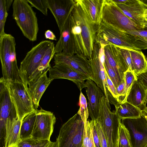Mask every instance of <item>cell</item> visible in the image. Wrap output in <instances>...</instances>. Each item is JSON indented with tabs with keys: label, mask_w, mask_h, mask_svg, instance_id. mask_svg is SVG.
<instances>
[{
	"label": "cell",
	"mask_w": 147,
	"mask_h": 147,
	"mask_svg": "<svg viewBox=\"0 0 147 147\" xmlns=\"http://www.w3.org/2000/svg\"><path fill=\"white\" fill-rule=\"evenodd\" d=\"M95 42L105 45L112 44L129 49L141 50L134 45L125 32L102 22L97 31Z\"/></svg>",
	"instance_id": "cell-11"
},
{
	"label": "cell",
	"mask_w": 147,
	"mask_h": 147,
	"mask_svg": "<svg viewBox=\"0 0 147 147\" xmlns=\"http://www.w3.org/2000/svg\"><path fill=\"white\" fill-rule=\"evenodd\" d=\"M36 109L26 116L23 119L20 129V141L31 138L36 117Z\"/></svg>",
	"instance_id": "cell-28"
},
{
	"label": "cell",
	"mask_w": 147,
	"mask_h": 147,
	"mask_svg": "<svg viewBox=\"0 0 147 147\" xmlns=\"http://www.w3.org/2000/svg\"><path fill=\"white\" fill-rule=\"evenodd\" d=\"M125 82L124 79V80L121 82L119 86L116 88L118 94V96L116 99L117 101L123 95L125 90Z\"/></svg>",
	"instance_id": "cell-43"
},
{
	"label": "cell",
	"mask_w": 147,
	"mask_h": 147,
	"mask_svg": "<svg viewBox=\"0 0 147 147\" xmlns=\"http://www.w3.org/2000/svg\"><path fill=\"white\" fill-rule=\"evenodd\" d=\"M14 37L5 33L0 36V59L2 78L8 82L22 81L16 59Z\"/></svg>",
	"instance_id": "cell-2"
},
{
	"label": "cell",
	"mask_w": 147,
	"mask_h": 147,
	"mask_svg": "<svg viewBox=\"0 0 147 147\" xmlns=\"http://www.w3.org/2000/svg\"><path fill=\"white\" fill-rule=\"evenodd\" d=\"M32 7H34L40 11L44 15L48 14V6L47 0H27Z\"/></svg>",
	"instance_id": "cell-36"
},
{
	"label": "cell",
	"mask_w": 147,
	"mask_h": 147,
	"mask_svg": "<svg viewBox=\"0 0 147 147\" xmlns=\"http://www.w3.org/2000/svg\"><path fill=\"white\" fill-rule=\"evenodd\" d=\"M91 22L98 30L102 22L104 0H81Z\"/></svg>",
	"instance_id": "cell-22"
},
{
	"label": "cell",
	"mask_w": 147,
	"mask_h": 147,
	"mask_svg": "<svg viewBox=\"0 0 147 147\" xmlns=\"http://www.w3.org/2000/svg\"><path fill=\"white\" fill-rule=\"evenodd\" d=\"M12 8L13 18L23 35L30 41H36L39 29L37 18L27 0H14Z\"/></svg>",
	"instance_id": "cell-3"
},
{
	"label": "cell",
	"mask_w": 147,
	"mask_h": 147,
	"mask_svg": "<svg viewBox=\"0 0 147 147\" xmlns=\"http://www.w3.org/2000/svg\"><path fill=\"white\" fill-rule=\"evenodd\" d=\"M48 9L53 16L60 32L76 3V0H47Z\"/></svg>",
	"instance_id": "cell-17"
},
{
	"label": "cell",
	"mask_w": 147,
	"mask_h": 147,
	"mask_svg": "<svg viewBox=\"0 0 147 147\" xmlns=\"http://www.w3.org/2000/svg\"><path fill=\"white\" fill-rule=\"evenodd\" d=\"M118 47L128 67V70L132 72V60L129 49L122 47Z\"/></svg>",
	"instance_id": "cell-37"
},
{
	"label": "cell",
	"mask_w": 147,
	"mask_h": 147,
	"mask_svg": "<svg viewBox=\"0 0 147 147\" xmlns=\"http://www.w3.org/2000/svg\"><path fill=\"white\" fill-rule=\"evenodd\" d=\"M115 3L125 15L142 30L145 28V12L147 5L141 0H124L122 3Z\"/></svg>",
	"instance_id": "cell-15"
},
{
	"label": "cell",
	"mask_w": 147,
	"mask_h": 147,
	"mask_svg": "<svg viewBox=\"0 0 147 147\" xmlns=\"http://www.w3.org/2000/svg\"><path fill=\"white\" fill-rule=\"evenodd\" d=\"M76 1V4L70 15L74 53L90 60L98 29L90 19L81 0Z\"/></svg>",
	"instance_id": "cell-1"
},
{
	"label": "cell",
	"mask_w": 147,
	"mask_h": 147,
	"mask_svg": "<svg viewBox=\"0 0 147 147\" xmlns=\"http://www.w3.org/2000/svg\"><path fill=\"white\" fill-rule=\"evenodd\" d=\"M146 110H147V107H146Z\"/></svg>",
	"instance_id": "cell-53"
},
{
	"label": "cell",
	"mask_w": 147,
	"mask_h": 147,
	"mask_svg": "<svg viewBox=\"0 0 147 147\" xmlns=\"http://www.w3.org/2000/svg\"><path fill=\"white\" fill-rule=\"evenodd\" d=\"M47 147H57V142L56 140L55 142H50Z\"/></svg>",
	"instance_id": "cell-45"
},
{
	"label": "cell",
	"mask_w": 147,
	"mask_h": 147,
	"mask_svg": "<svg viewBox=\"0 0 147 147\" xmlns=\"http://www.w3.org/2000/svg\"><path fill=\"white\" fill-rule=\"evenodd\" d=\"M115 112L121 120L127 119H135L140 117L142 111L139 108L126 101L115 105Z\"/></svg>",
	"instance_id": "cell-25"
},
{
	"label": "cell",
	"mask_w": 147,
	"mask_h": 147,
	"mask_svg": "<svg viewBox=\"0 0 147 147\" xmlns=\"http://www.w3.org/2000/svg\"><path fill=\"white\" fill-rule=\"evenodd\" d=\"M46 72L37 80L28 84V89L36 109L38 107L40 100L47 88L53 80L47 76Z\"/></svg>",
	"instance_id": "cell-21"
},
{
	"label": "cell",
	"mask_w": 147,
	"mask_h": 147,
	"mask_svg": "<svg viewBox=\"0 0 147 147\" xmlns=\"http://www.w3.org/2000/svg\"><path fill=\"white\" fill-rule=\"evenodd\" d=\"M132 62V71L137 77L147 70V60L141 51L129 49Z\"/></svg>",
	"instance_id": "cell-27"
},
{
	"label": "cell",
	"mask_w": 147,
	"mask_h": 147,
	"mask_svg": "<svg viewBox=\"0 0 147 147\" xmlns=\"http://www.w3.org/2000/svg\"><path fill=\"white\" fill-rule=\"evenodd\" d=\"M142 113L147 121V111L146 108L144 110L142 111Z\"/></svg>",
	"instance_id": "cell-46"
},
{
	"label": "cell",
	"mask_w": 147,
	"mask_h": 147,
	"mask_svg": "<svg viewBox=\"0 0 147 147\" xmlns=\"http://www.w3.org/2000/svg\"><path fill=\"white\" fill-rule=\"evenodd\" d=\"M104 67L109 77L117 88L123 81L105 59Z\"/></svg>",
	"instance_id": "cell-35"
},
{
	"label": "cell",
	"mask_w": 147,
	"mask_h": 147,
	"mask_svg": "<svg viewBox=\"0 0 147 147\" xmlns=\"http://www.w3.org/2000/svg\"><path fill=\"white\" fill-rule=\"evenodd\" d=\"M10 95L18 118L22 121L28 115L35 111L28 86L22 81L8 82Z\"/></svg>",
	"instance_id": "cell-8"
},
{
	"label": "cell",
	"mask_w": 147,
	"mask_h": 147,
	"mask_svg": "<svg viewBox=\"0 0 147 147\" xmlns=\"http://www.w3.org/2000/svg\"><path fill=\"white\" fill-rule=\"evenodd\" d=\"M22 122L18 117L14 120L7 121L5 147H17L20 142V131Z\"/></svg>",
	"instance_id": "cell-23"
},
{
	"label": "cell",
	"mask_w": 147,
	"mask_h": 147,
	"mask_svg": "<svg viewBox=\"0 0 147 147\" xmlns=\"http://www.w3.org/2000/svg\"><path fill=\"white\" fill-rule=\"evenodd\" d=\"M84 123L76 113L61 127L56 139L57 147H83Z\"/></svg>",
	"instance_id": "cell-5"
},
{
	"label": "cell",
	"mask_w": 147,
	"mask_h": 147,
	"mask_svg": "<svg viewBox=\"0 0 147 147\" xmlns=\"http://www.w3.org/2000/svg\"><path fill=\"white\" fill-rule=\"evenodd\" d=\"M55 47L54 44L47 51L39 66L30 77L28 83L35 82L44 73L49 71L51 67L50 62L55 54Z\"/></svg>",
	"instance_id": "cell-26"
},
{
	"label": "cell",
	"mask_w": 147,
	"mask_h": 147,
	"mask_svg": "<svg viewBox=\"0 0 147 147\" xmlns=\"http://www.w3.org/2000/svg\"><path fill=\"white\" fill-rule=\"evenodd\" d=\"M54 57L55 64L66 65L93 80L92 69L89 61L87 59L78 55H71L62 52L55 54Z\"/></svg>",
	"instance_id": "cell-14"
},
{
	"label": "cell",
	"mask_w": 147,
	"mask_h": 147,
	"mask_svg": "<svg viewBox=\"0 0 147 147\" xmlns=\"http://www.w3.org/2000/svg\"><path fill=\"white\" fill-rule=\"evenodd\" d=\"M145 16L146 17H147V9H146L145 12Z\"/></svg>",
	"instance_id": "cell-51"
},
{
	"label": "cell",
	"mask_w": 147,
	"mask_h": 147,
	"mask_svg": "<svg viewBox=\"0 0 147 147\" xmlns=\"http://www.w3.org/2000/svg\"><path fill=\"white\" fill-rule=\"evenodd\" d=\"M60 34L59 38L55 47V54L62 52L71 55H74L71 31L70 16Z\"/></svg>",
	"instance_id": "cell-20"
},
{
	"label": "cell",
	"mask_w": 147,
	"mask_h": 147,
	"mask_svg": "<svg viewBox=\"0 0 147 147\" xmlns=\"http://www.w3.org/2000/svg\"><path fill=\"white\" fill-rule=\"evenodd\" d=\"M102 22L125 33L142 30L125 15L112 0H104Z\"/></svg>",
	"instance_id": "cell-6"
},
{
	"label": "cell",
	"mask_w": 147,
	"mask_h": 147,
	"mask_svg": "<svg viewBox=\"0 0 147 147\" xmlns=\"http://www.w3.org/2000/svg\"><path fill=\"white\" fill-rule=\"evenodd\" d=\"M6 0H0V36L5 33L4 28L8 15Z\"/></svg>",
	"instance_id": "cell-33"
},
{
	"label": "cell",
	"mask_w": 147,
	"mask_h": 147,
	"mask_svg": "<svg viewBox=\"0 0 147 147\" xmlns=\"http://www.w3.org/2000/svg\"><path fill=\"white\" fill-rule=\"evenodd\" d=\"M108 107L105 96L101 99L97 119L106 139L108 147H117L119 129L121 119Z\"/></svg>",
	"instance_id": "cell-4"
},
{
	"label": "cell",
	"mask_w": 147,
	"mask_h": 147,
	"mask_svg": "<svg viewBox=\"0 0 147 147\" xmlns=\"http://www.w3.org/2000/svg\"><path fill=\"white\" fill-rule=\"evenodd\" d=\"M129 131L132 147H144L147 144V121L142 115L138 118L121 122Z\"/></svg>",
	"instance_id": "cell-13"
},
{
	"label": "cell",
	"mask_w": 147,
	"mask_h": 147,
	"mask_svg": "<svg viewBox=\"0 0 147 147\" xmlns=\"http://www.w3.org/2000/svg\"><path fill=\"white\" fill-rule=\"evenodd\" d=\"M146 18V22H145L144 29H147V18Z\"/></svg>",
	"instance_id": "cell-47"
},
{
	"label": "cell",
	"mask_w": 147,
	"mask_h": 147,
	"mask_svg": "<svg viewBox=\"0 0 147 147\" xmlns=\"http://www.w3.org/2000/svg\"><path fill=\"white\" fill-rule=\"evenodd\" d=\"M94 121L101 147H108L106 139L100 124L97 120H94Z\"/></svg>",
	"instance_id": "cell-38"
},
{
	"label": "cell",
	"mask_w": 147,
	"mask_h": 147,
	"mask_svg": "<svg viewBox=\"0 0 147 147\" xmlns=\"http://www.w3.org/2000/svg\"><path fill=\"white\" fill-rule=\"evenodd\" d=\"M119 142L122 147H132L129 131L121 122L119 129Z\"/></svg>",
	"instance_id": "cell-31"
},
{
	"label": "cell",
	"mask_w": 147,
	"mask_h": 147,
	"mask_svg": "<svg viewBox=\"0 0 147 147\" xmlns=\"http://www.w3.org/2000/svg\"><path fill=\"white\" fill-rule=\"evenodd\" d=\"M54 44L50 40L42 41L27 53L19 69L20 77L26 86H28L30 77L39 66L47 51Z\"/></svg>",
	"instance_id": "cell-7"
},
{
	"label": "cell",
	"mask_w": 147,
	"mask_h": 147,
	"mask_svg": "<svg viewBox=\"0 0 147 147\" xmlns=\"http://www.w3.org/2000/svg\"><path fill=\"white\" fill-rule=\"evenodd\" d=\"M138 80L147 89V70L137 77Z\"/></svg>",
	"instance_id": "cell-41"
},
{
	"label": "cell",
	"mask_w": 147,
	"mask_h": 147,
	"mask_svg": "<svg viewBox=\"0 0 147 147\" xmlns=\"http://www.w3.org/2000/svg\"><path fill=\"white\" fill-rule=\"evenodd\" d=\"M146 90L139 81H136L131 88L126 101L142 111L144 110L147 107L145 101Z\"/></svg>",
	"instance_id": "cell-24"
},
{
	"label": "cell",
	"mask_w": 147,
	"mask_h": 147,
	"mask_svg": "<svg viewBox=\"0 0 147 147\" xmlns=\"http://www.w3.org/2000/svg\"><path fill=\"white\" fill-rule=\"evenodd\" d=\"M105 59L122 80L128 67L118 47L112 44L105 46L104 48Z\"/></svg>",
	"instance_id": "cell-18"
},
{
	"label": "cell",
	"mask_w": 147,
	"mask_h": 147,
	"mask_svg": "<svg viewBox=\"0 0 147 147\" xmlns=\"http://www.w3.org/2000/svg\"><path fill=\"white\" fill-rule=\"evenodd\" d=\"M83 147H96L90 126V120L83 121Z\"/></svg>",
	"instance_id": "cell-30"
},
{
	"label": "cell",
	"mask_w": 147,
	"mask_h": 147,
	"mask_svg": "<svg viewBox=\"0 0 147 147\" xmlns=\"http://www.w3.org/2000/svg\"><path fill=\"white\" fill-rule=\"evenodd\" d=\"M146 18H147V17H146Z\"/></svg>",
	"instance_id": "cell-54"
},
{
	"label": "cell",
	"mask_w": 147,
	"mask_h": 147,
	"mask_svg": "<svg viewBox=\"0 0 147 147\" xmlns=\"http://www.w3.org/2000/svg\"><path fill=\"white\" fill-rule=\"evenodd\" d=\"M45 36L46 38L52 40H57L56 36L51 30H48L45 32Z\"/></svg>",
	"instance_id": "cell-44"
},
{
	"label": "cell",
	"mask_w": 147,
	"mask_h": 147,
	"mask_svg": "<svg viewBox=\"0 0 147 147\" xmlns=\"http://www.w3.org/2000/svg\"><path fill=\"white\" fill-rule=\"evenodd\" d=\"M56 118L52 112L42 109H36L35 121L31 138L50 141Z\"/></svg>",
	"instance_id": "cell-12"
},
{
	"label": "cell",
	"mask_w": 147,
	"mask_h": 147,
	"mask_svg": "<svg viewBox=\"0 0 147 147\" xmlns=\"http://www.w3.org/2000/svg\"><path fill=\"white\" fill-rule=\"evenodd\" d=\"M125 90L122 96L117 100L118 102L121 103L126 101L127 96L134 82L138 80L137 77L132 72L127 70L124 74Z\"/></svg>",
	"instance_id": "cell-29"
},
{
	"label": "cell",
	"mask_w": 147,
	"mask_h": 147,
	"mask_svg": "<svg viewBox=\"0 0 147 147\" xmlns=\"http://www.w3.org/2000/svg\"><path fill=\"white\" fill-rule=\"evenodd\" d=\"M90 122L93 139L95 146L96 147H101L94 120H91L90 121Z\"/></svg>",
	"instance_id": "cell-40"
},
{
	"label": "cell",
	"mask_w": 147,
	"mask_h": 147,
	"mask_svg": "<svg viewBox=\"0 0 147 147\" xmlns=\"http://www.w3.org/2000/svg\"><path fill=\"white\" fill-rule=\"evenodd\" d=\"M79 103L80 107L77 113L83 121L88 120L89 115L87 100L81 91L80 95Z\"/></svg>",
	"instance_id": "cell-34"
},
{
	"label": "cell",
	"mask_w": 147,
	"mask_h": 147,
	"mask_svg": "<svg viewBox=\"0 0 147 147\" xmlns=\"http://www.w3.org/2000/svg\"><path fill=\"white\" fill-rule=\"evenodd\" d=\"M105 73L107 84V88L113 97L116 100L118 96L116 88L109 77L105 70Z\"/></svg>",
	"instance_id": "cell-39"
},
{
	"label": "cell",
	"mask_w": 147,
	"mask_h": 147,
	"mask_svg": "<svg viewBox=\"0 0 147 147\" xmlns=\"http://www.w3.org/2000/svg\"><path fill=\"white\" fill-rule=\"evenodd\" d=\"M144 147H147V144Z\"/></svg>",
	"instance_id": "cell-52"
},
{
	"label": "cell",
	"mask_w": 147,
	"mask_h": 147,
	"mask_svg": "<svg viewBox=\"0 0 147 147\" xmlns=\"http://www.w3.org/2000/svg\"><path fill=\"white\" fill-rule=\"evenodd\" d=\"M142 1L147 5V0H141Z\"/></svg>",
	"instance_id": "cell-48"
},
{
	"label": "cell",
	"mask_w": 147,
	"mask_h": 147,
	"mask_svg": "<svg viewBox=\"0 0 147 147\" xmlns=\"http://www.w3.org/2000/svg\"><path fill=\"white\" fill-rule=\"evenodd\" d=\"M106 45L95 42L94 44L92 58L89 60L94 76L93 81L103 92L109 108L111 109L109 97L112 94L107 88L105 69L104 47Z\"/></svg>",
	"instance_id": "cell-10"
},
{
	"label": "cell",
	"mask_w": 147,
	"mask_h": 147,
	"mask_svg": "<svg viewBox=\"0 0 147 147\" xmlns=\"http://www.w3.org/2000/svg\"><path fill=\"white\" fill-rule=\"evenodd\" d=\"M117 147H122L121 146V145H120V143H119V141H118V146H117Z\"/></svg>",
	"instance_id": "cell-50"
},
{
	"label": "cell",
	"mask_w": 147,
	"mask_h": 147,
	"mask_svg": "<svg viewBox=\"0 0 147 147\" xmlns=\"http://www.w3.org/2000/svg\"><path fill=\"white\" fill-rule=\"evenodd\" d=\"M146 90H146V93L145 101H146V103L147 104V89H146Z\"/></svg>",
	"instance_id": "cell-49"
},
{
	"label": "cell",
	"mask_w": 147,
	"mask_h": 147,
	"mask_svg": "<svg viewBox=\"0 0 147 147\" xmlns=\"http://www.w3.org/2000/svg\"><path fill=\"white\" fill-rule=\"evenodd\" d=\"M86 84L89 115L91 120H95L98 117L101 98L105 95L101 89L90 79L86 80Z\"/></svg>",
	"instance_id": "cell-19"
},
{
	"label": "cell",
	"mask_w": 147,
	"mask_h": 147,
	"mask_svg": "<svg viewBox=\"0 0 147 147\" xmlns=\"http://www.w3.org/2000/svg\"><path fill=\"white\" fill-rule=\"evenodd\" d=\"M128 33L138 35L147 42V29L132 31Z\"/></svg>",
	"instance_id": "cell-42"
},
{
	"label": "cell",
	"mask_w": 147,
	"mask_h": 147,
	"mask_svg": "<svg viewBox=\"0 0 147 147\" xmlns=\"http://www.w3.org/2000/svg\"><path fill=\"white\" fill-rule=\"evenodd\" d=\"M49 71V77L51 79H64L71 80L77 85L80 91L84 88H86L85 81L90 78L62 63L55 64L51 67Z\"/></svg>",
	"instance_id": "cell-16"
},
{
	"label": "cell",
	"mask_w": 147,
	"mask_h": 147,
	"mask_svg": "<svg viewBox=\"0 0 147 147\" xmlns=\"http://www.w3.org/2000/svg\"><path fill=\"white\" fill-rule=\"evenodd\" d=\"M51 141L47 140H36L30 138L20 141L17 147H47Z\"/></svg>",
	"instance_id": "cell-32"
},
{
	"label": "cell",
	"mask_w": 147,
	"mask_h": 147,
	"mask_svg": "<svg viewBox=\"0 0 147 147\" xmlns=\"http://www.w3.org/2000/svg\"><path fill=\"white\" fill-rule=\"evenodd\" d=\"M0 147H5L7 121L15 119L18 116L10 95L8 82L2 77L0 79Z\"/></svg>",
	"instance_id": "cell-9"
}]
</instances>
